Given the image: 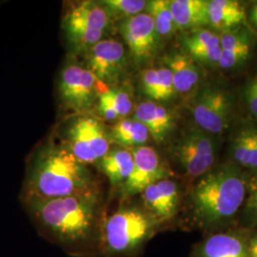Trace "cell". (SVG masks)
<instances>
[{
	"label": "cell",
	"instance_id": "1",
	"mask_svg": "<svg viewBox=\"0 0 257 257\" xmlns=\"http://www.w3.org/2000/svg\"><path fill=\"white\" fill-rule=\"evenodd\" d=\"M92 193H97L92 173L64 144L46 145L33 158L26 179V200Z\"/></svg>",
	"mask_w": 257,
	"mask_h": 257
},
{
	"label": "cell",
	"instance_id": "2",
	"mask_svg": "<svg viewBox=\"0 0 257 257\" xmlns=\"http://www.w3.org/2000/svg\"><path fill=\"white\" fill-rule=\"evenodd\" d=\"M37 223L64 246L80 245L92 237L98 220V192L48 199H28Z\"/></svg>",
	"mask_w": 257,
	"mask_h": 257
},
{
	"label": "cell",
	"instance_id": "3",
	"mask_svg": "<svg viewBox=\"0 0 257 257\" xmlns=\"http://www.w3.org/2000/svg\"><path fill=\"white\" fill-rule=\"evenodd\" d=\"M247 181L237 166L211 169L200 177L191 193L195 219L209 229L230 222L244 205Z\"/></svg>",
	"mask_w": 257,
	"mask_h": 257
},
{
	"label": "cell",
	"instance_id": "4",
	"mask_svg": "<svg viewBox=\"0 0 257 257\" xmlns=\"http://www.w3.org/2000/svg\"><path fill=\"white\" fill-rule=\"evenodd\" d=\"M156 222L136 207H124L105 221L101 232L102 248L110 256L134 253L151 238Z\"/></svg>",
	"mask_w": 257,
	"mask_h": 257
},
{
	"label": "cell",
	"instance_id": "5",
	"mask_svg": "<svg viewBox=\"0 0 257 257\" xmlns=\"http://www.w3.org/2000/svg\"><path fill=\"white\" fill-rule=\"evenodd\" d=\"M110 22L100 2H79L68 10L63 18L67 42L74 52L86 53L104 38Z\"/></svg>",
	"mask_w": 257,
	"mask_h": 257
},
{
	"label": "cell",
	"instance_id": "6",
	"mask_svg": "<svg viewBox=\"0 0 257 257\" xmlns=\"http://www.w3.org/2000/svg\"><path fill=\"white\" fill-rule=\"evenodd\" d=\"M109 133L101 122L88 115L77 116L65 132L64 145L83 164L98 163L110 151Z\"/></svg>",
	"mask_w": 257,
	"mask_h": 257
},
{
	"label": "cell",
	"instance_id": "7",
	"mask_svg": "<svg viewBox=\"0 0 257 257\" xmlns=\"http://www.w3.org/2000/svg\"><path fill=\"white\" fill-rule=\"evenodd\" d=\"M175 155L186 175L200 178L212 169L216 150L209 134L193 127L187 130L176 143Z\"/></svg>",
	"mask_w": 257,
	"mask_h": 257
},
{
	"label": "cell",
	"instance_id": "8",
	"mask_svg": "<svg viewBox=\"0 0 257 257\" xmlns=\"http://www.w3.org/2000/svg\"><path fill=\"white\" fill-rule=\"evenodd\" d=\"M230 111L229 95L215 87H206L198 92L192 108L197 127L209 135H219L228 128Z\"/></svg>",
	"mask_w": 257,
	"mask_h": 257
},
{
	"label": "cell",
	"instance_id": "9",
	"mask_svg": "<svg viewBox=\"0 0 257 257\" xmlns=\"http://www.w3.org/2000/svg\"><path fill=\"white\" fill-rule=\"evenodd\" d=\"M97 82L98 80L86 67L70 64L62 70L59 77L60 98L73 110H90L98 95Z\"/></svg>",
	"mask_w": 257,
	"mask_h": 257
},
{
	"label": "cell",
	"instance_id": "10",
	"mask_svg": "<svg viewBox=\"0 0 257 257\" xmlns=\"http://www.w3.org/2000/svg\"><path fill=\"white\" fill-rule=\"evenodd\" d=\"M86 68L102 83L116 82L126 68V51L119 40L103 38L86 53Z\"/></svg>",
	"mask_w": 257,
	"mask_h": 257
},
{
	"label": "cell",
	"instance_id": "11",
	"mask_svg": "<svg viewBox=\"0 0 257 257\" xmlns=\"http://www.w3.org/2000/svg\"><path fill=\"white\" fill-rule=\"evenodd\" d=\"M119 33L128 47L130 55L137 63L147 62L156 55L160 37L147 13L122 20Z\"/></svg>",
	"mask_w": 257,
	"mask_h": 257
},
{
	"label": "cell",
	"instance_id": "12",
	"mask_svg": "<svg viewBox=\"0 0 257 257\" xmlns=\"http://www.w3.org/2000/svg\"><path fill=\"white\" fill-rule=\"evenodd\" d=\"M131 151L134 156V169L128 181L121 189L123 197L139 194L150 185L170 178L169 169L155 149L144 145L133 148Z\"/></svg>",
	"mask_w": 257,
	"mask_h": 257
},
{
	"label": "cell",
	"instance_id": "13",
	"mask_svg": "<svg viewBox=\"0 0 257 257\" xmlns=\"http://www.w3.org/2000/svg\"><path fill=\"white\" fill-rule=\"evenodd\" d=\"M140 194L145 211L156 224L172 219L178 211L179 189L171 178H165L150 185Z\"/></svg>",
	"mask_w": 257,
	"mask_h": 257
},
{
	"label": "cell",
	"instance_id": "14",
	"mask_svg": "<svg viewBox=\"0 0 257 257\" xmlns=\"http://www.w3.org/2000/svg\"><path fill=\"white\" fill-rule=\"evenodd\" d=\"M190 257H249L248 240L237 232H218L205 239Z\"/></svg>",
	"mask_w": 257,
	"mask_h": 257
},
{
	"label": "cell",
	"instance_id": "15",
	"mask_svg": "<svg viewBox=\"0 0 257 257\" xmlns=\"http://www.w3.org/2000/svg\"><path fill=\"white\" fill-rule=\"evenodd\" d=\"M136 119L141 122L156 142L161 143L174 127L173 117L169 110L156 102H141L135 110Z\"/></svg>",
	"mask_w": 257,
	"mask_h": 257
},
{
	"label": "cell",
	"instance_id": "16",
	"mask_svg": "<svg viewBox=\"0 0 257 257\" xmlns=\"http://www.w3.org/2000/svg\"><path fill=\"white\" fill-rule=\"evenodd\" d=\"M184 45L194 60L207 65H218L221 56L220 36L200 29L184 40Z\"/></svg>",
	"mask_w": 257,
	"mask_h": 257
},
{
	"label": "cell",
	"instance_id": "17",
	"mask_svg": "<svg viewBox=\"0 0 257 257\" xmlns=\"http://www.w3.org/2000/svg\"><path fill=\"white\" fill-rule=\"evenodd\" d=\"M209 24L224 33L234 31L247 19L243 4L235 0H211L208 7Z\"/></svg>",
	"mask_w": 257,
	"mask_h": 257
},
{
	"label": "cell",
	"instance_id": "18",
	"mask_svg": "<svg viewBox=\"0 0 257 257\" xmlns=\"http://www.w3.org/2000/svg\"><path fill=\"white\" fill-rule=\"evenodd\" d=\"M102 173L114 187L123 188L134 169V156L126 148H114L97 163Z\"/></svg>",
	"mask_w": 257,
	"mask_h": 257
},
{
	"label": "cell",
	"instance_id": "19",
	"mask_svg": "<svg viewBox=\"0 0 257 257\" xmlns=\"http://www.w3.org/2000/svg\"><path fill=\"white\" fill-rule=\"evenodd\" d=\"M170 6L177 29L193 30L209 24V1L172 0Z\"/></svg>",
	"mask_w": 257,
	"mask_h": 257
},
{
	"label": "cell",
	"instance_id": "20",
	"mask_svg": "<svg viewBox=\"0 0 257 257\" xmlns=\"http://www.w3.org/2000/svg\"><path fill=\"white\" fill-rule=\"evenodd\" d=\"M166 64L173 75L175 92H189L199 81L198 68L189 55L171 54L166 57Z\"/></svg>",
	"mask_w": 257,
	"mask_h": 257
},
{
	"label": "cell",
	"instance_id": "21",
	"mask_svg": "<svg viewBox=\"0 0 257 257\" xmlns=\"http://www.w3.org/2000/svg\"><path fill=\"white\" fill-rule=\"evenodd\" d=\"M141 84L146 95L156 101L169 100L175 93L173 75L167 67L145 70Z\"/></svg>",
	"mask_w": 257,
	"mask_h": 257
},
{
	"label": "cell",
	"instance_id": "22",
	"mask_svg": "<svg viewBox=\"0 0 257 257\" xmlns=\"http://www.w3.org/2000/svg\"><path fill=\"white\" fill-rule=\"evenodd\" d=\"M231 156L242 167L257 171V128H240L231 142Z\"/></svg>",
	"mask_w": 257,
	"mask_h": 257
},
{
	"label": "cell",
	"instance_id": "23",
	"mask_svg": "<svg viewBox=\"0 0 257 257\" xmlns=\"http://www.w3.org/2000/svg\"><path fill=\"white\" fill-rule=\"evenodd\" d=\"M110 140L122 147L137 148L144 146L149 138L147 128L136 118H122L111 128Z\"/></svg>",
	"mask_w": 257,
	"mask_h": 257
},
{
	"label": "cell",
	"instance_id": "24",
	"mask_svg": "<svg viewBox=\"0 0 257 257\" xmlns=\"http://www.w3.org/2000/svg\"><path fill=\"white\" fill-rule=\"evenodd\" d=\"M145 11L153 19L156 32L159 37H170L177 30L171 6H170V1L168 0L147 1V7Z\"/></svg>",
	"mask_w": 257,
	"mask_h": 257
},
{
	"label": "cell",
	"instance_id": "25",
	"mask_svg": "<svg viewBox=\"0 0 257 257\" xmlns=\"http://www.w3.org/2000/svg\"><path fill=\"white\" fill-rule=\"evenodd\" d=\"M111 20H125L142 14L147 7L144 0H103L99 1Z\"/></svg>",
	"mask_w": 257,
	"mask_h": 257
},
{
	"label": "cell",
	"instance_id": "26",
	"mask_svg": "<svg viewBox=\"0 0 257 257\" xmlns=\"http://www.w3.org/2000/svg\"><path fill=\"white\" fill-rule=\"evenodd\" d=\"M98 101L103 102L110 107L118 115L125 117L133 110L134 102L131 94L124 90H108L98 94Z\"/></svg>",
	"mask_w": 257,
	"mask_h": 257
},
{
	"label": "cell",
	"instance_id": "27",
	"mask_svg": "<svg viewBox=\"0 0 257 257\" xmlns=\"http://www.w3.org/2000/svg\"><path fill=\"white\" fill-rule=\"evenodd\" d=\"M250 49L251 41H248L239 46L221 49L220 60L218 65L222 69L225 70L236 68L239 65L243 64L248 59Z\"/></svg>",
	"mask_w": 257,
	"mask_h": 257
},
{
	"label": "cell",
	"instance_id": "28",
	"mask_svg": "<svg viewBox=\"0 0 257 257\" xmlns=\"http://www.w3.org/2000/svg\"><path fill=\"white\" fill-rule=\"evenodd\" d=\"M243 206L246 219L257 224V171L247 181V195Z\"/></svg>",
	"mask_w": 257,
	"mask_h": 257
},
{
	"label": "cell",
	"instance_id": "29",
	"mask_svg": "<svg viewBox=\"0 0 257 257\" xmlns=\"http://www.w3.org/2000/svg\"><path fill=\"white\" fill-rule=\"evenodd\" d=\"M245 99L248 110L257 116V76L247 84L245 88Z\"/></svg>",
	"mask_w": 257,
	"mask_h": 257
},
{
	"label": "cell",
	"instance_id": "30",
	"mask_svg": "<svg viewBox=\"0 0 257 257\" xmlns=\"http://www.w3.org/2000/svg\"><path fill=\"white\" fill-rule=\"evenodd\" d=\"M248 250L249 257H257V233L248 239Z\"/></svg>",
	"mask_w": 257,
	"mask_h": 257
},
{
	"label": "cell",
	"instance_id": "31",
	"mask_svg": "<svg viewBox=\"0 0 257 257\" xmlns=\"http://www.w3.org/2000/svg\"><path fill=\"white\" fill-rule=\"evenodd\" d=\"M248 20L251 23V25L257 29V1L252 4L251 8L249 10Z\"/></svg>",
	"mask_w": 257,
	"mask_h": 257
}]
</instances>
